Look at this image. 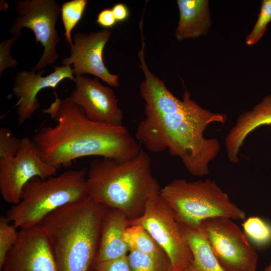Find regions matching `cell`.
<instances>
[{
	"label": "cell",
	"mask_w": 271,
	"mask_h": 271,
	"mask_svg": "<svg viewBox=\"0 0 271 271\" xmlns=\"http://www.w3.org/2000/svg\"><path fill=\"white\" fill-rule=\"evenodd\" d=\"M56 123L42 127L32 140L42 159L59 169L77 158L97 156L124 161L137 156L141 148L127 129L92 121L69 96L54 101L42 110Z\"/></svg>",
	"instance_id": "7a4b0ae2"
},
{
	"label": "cell",
	"mask_w": 271,
	"mask_h": 271,
	"mask_svg": "<svg viewBox=\"0 0 271 271\" xmlns=\"http://www.w3.org/2000/svg\"><path fill=\"white\" fill-rule=\"evenodd\" d=\"M256 271V270H255Z\"/></svg>",
	"instance_id": "4dcf8cb0"
},
{
	"label": "cell",
	"mask_w": 271,
	"mask_h": 271,
	"mask_svg": "<svg viewBox=\"0 0 271 271\" xmlns=\"http://www.w3.org/2000/svg\"><path fill=\"white\" fill-rule=\"evenodd\" d=\"M1 271H58L46 236L40 225L20 229Z\"/></svg>",
	"instance_id": "7c38bea8"
},
{
	"label": "cell",
	"mask_w": 271,
	"mask_h": 271,
	"mask_svg": "<svg viewBox=\"0 0 271 271\" xmlns=\"http://www.w3.org/2000/svg\"><path fill=\"white\" fill-rule=\"evenodd\" d=\"M111 9L117 23L126 21L129 16V10L124 4H117Z\"/></svg>",
	"instance_id": "f1b7e54d"
},
{
	"label": "cell",
	"mask_w": 271,
	"mask_h": 271,
	"mask_svg": "<svg viewBox=\"0 0 271 271\" xmlns=\"http://www.w3.org/2000/svg\"><path fill=\"white\" fill-rule=\"evenodd\" d=\"M87 0H71L61 6V15L65 36L70 46L73 45L71 33L81 20L87 6Z\"/></svg>",
	"instance_id": "44dd1931"
},
{
	"label": "cell",
	"mask_w": 271,
	"mask_h": 271,
	"mask_svg": "<svg viewBox=\"0 0 271 271\" xmlns=\"http://www.w3.org/2000/svg\"><path fill=\"white\" fill-rule=\"evenodd\" d=\"M126 256L113 260L94 261L90 271H130Z\"/></svg>",
	"instance_id": "484cf974"
},
{
	"label": "cell",
	"mask_w": 271,
	"mask_h": 271,
	"mask_svg": "<svg viewBox=\"0 0 271 271\" xmlns=\"http://www.w3.org/2000/svg\"><path fill=\"white\" fill-rule=\"evenodd\" d=\"M87 173L84 168L46 179L33 178L24 186L19 202L8 210L5 217L17 229L40 225L54 211L88 196Z\"/></svg>",
	"instance_id": "5b68a950"
},
{
	"label": "cell",
	"mask_w": 271,
	"mask_h": 271,
	"mask_svg": "<svg viewBox=\"0 0 271 271\" xmlns=\"http://www.w3.org/2000/svg\"><path fill=\"white\" fill-rule=\"evenodd\" d=\"M96 23L101 27L108 29L117 23L111 9H105L97 15Z\"/></svg>",
	"instance_id": "83f0119b"
},
{
	"label": "cell",
	"mask_w": 271,
	"mask_h": 271,
	"mask_svg": "<svg viewBox=\"0 0 271 271\" xmlns=\"http://www.w3.org/2000/svg\"><path fill=\"white\" fill-rule=\"evenodd\" d=\"M130 271H169L170 263L167 256L162 257L130 249L127 255Z\"/></svg>",
	"instance_id": "ffe728a7"
},
{
	"label": "cell",
	"mask_w": 271,
	"mask_h": 271,
	"mask_svg": "<svg viewBox=\"0 0 271 271\" xmlns=\"http://www.w3.org/2000/svg\"><path fill=\"white\" fill-rule=\"evenodd\" d=\"M128 219L121 210L108 208L102 221L98 249L95 261L113 260L126 256L129 248L124 234Z\"/></svg>",
	"instance_id": "2e32d148"
},
{
	"label": "cell",
	"mask_w": 271,
	"mask_h": 271,
	"mask_svg": "<svg viewBox=\"0 0 271 271\" xmlns=\"http://www.w3.org/2000/svg\"><path fill=\"white\" fill-rule=\"evenodd\" d=\"M246 237L258 246L264 245L271 241V225L257 216H252L242 223Z\"/></svg>",
	"instance_id": "7402d4cb"
},
{
	"label": "cell",
	"mask_w": 271,
	"mask_h": 271,
	"mask_svg": "<svg viewBox=\"0 0 271 271\" xmlns=\"http://www.w3.org/2000/svg\"><path fill=\"white\" fill-rule=\"evenodd\" d=\"M87 175L88 196L121 210L129 221L140 217L149 198L161 189L152 174L150 157L142 149L124 161L95 159L89 164Z\"/></svg>",
	"instance_id": "277c9868"
},
{
	"label": "cell",
	"mask_w": 271,
	"mask_h": 271,
	"mask_svg": "<svg viewBox=\"0 0 271 271\" xmlns=\"http://www.w3.org/2000/svg\"><path fill=\"white\" fill-rule=\"evenodd\" d=\"M6 217H0V269L9 251L17 241L18 232Z\"/></svg>",
	"instance_id": "603a6c76"
},
{
	"label": "cell",
	"mask_w": 271,
	"mask_h": 271,
	"mask_svg": "<svg viewBox=\"0 0 271 271\" xmlns=\"http://www.w3.org/2000/svg\"><path fill=\"white\" fill-rule=\"evenodd\" d=\"M107 208L88 196L58 208L42 221L58 271H90Z\"/></svg>",
	"instance_id": "3957f363"
},
{
	"label": "cell",
	"mask_w": 271,
	"mask_h": 271,
	"mask_svg": "<svg viewBox=\"0 0 271 271\" xmlns=\"http://www.w3.org/2000/svg\"><path fill=\"white\" fill-rule=\"evenodd\" d=\"M178 223L193 255L192 260L182 271H224L198 226Z\"/></svg>",
	"instance_id": "ac0fdd59"
},
{
	"label": "cell",
	"mask_w": 271,
	"mask_h": 271,
	"mask_svg": "<svg viewBox=\"0 0 271 271\" xmlns=\"http://www.w3.org/2000/svg\"><path fill=\"white\" fill-rule=\"evenodd\" d=\"M264 271H271V261L269 264L265 267Z\"/></svg>",
	"instance_id": "f546056e"
},
{
	"label": "cell",
	"mask_w": 271,
	"mask_h": 271,
	"mask_svg": "<svg viewBox=\"0 0 271 271\" xmlns=\"http://www.w3.org/2000/svg\"><path fill=\"white\" fill-rule=\"evenodd\" d=\"M15 5L18 17L9 32L18 39L21 29L29 28L35 34L36 43H41L44 48L41 58L32 69L41 70L52 65L59 57L56 46L61 38L55 27L61 6L55 0H18Z\"/></svg>",
	"instance_id": "9c48e42d"
},
{
	"label": "cell",
	"mask_w": 271,
	"mask_h": 271,
	"mask_svg": "<svg viewBox=\"0 0 271 271\" xmlns=\"http://www.w3.org/2000/svg\"><path fill=\"white\" fill-rule=\"evenodd\" d=\"M32 70H24L18 73L14 79L12 92L18 98L16 104L18 117V124H22L30 119L40 108V103L37 98L39 92L43 89L56 86L63 80L69 79L75 81L73 68L70 66H55L54 71L46 76L41 70L38 74Z\"/></svg>",
	"instance_id": "5bb4252c"
},
{
	"label": "cell",
	"mask_w": 271,
	"mask_h": 271,
	"mask_svg": "<svg viewBox=\"0 0 271 271\" xmlns=\"http://www.w3.org/2000/svg\"><path fill=\"white\" fill-rule=\"evenodd\" d=\"M160 194L174 211L178 222L197 226L201 221L211 217L242 220L245 218V212L210 179H174L161 189Z\"/></svg>",
	"instance_id": "8992f818"
},
{
	"label": "cell",
	"mask_w": 271,
	"mask_h": 271,
	"mask_svg": "<svg viewBox=\"0 0 271 271\" xmlns=\"http://www.w3.org/2000/svg\"><path fill=\"white\" fill-rule=\"evenodd\" d=\"M74 82L75 87L69 97L83 109L88 118L112 125H122L123 112L112 89L102 85L97 77L75 75Z\"/></svg>",
	"instance_id": "4fadbf2b"
},
{
	"label": "cell",
	"mask_w": 271,
	"mask_h": 271,
	"mask_svg": "<svg viewBox=\"0 0 271 271\" xmlns=\"http://www.w3.org/2000/svg\"><path fill=\"white\" fill-rule=\"evenodd\" d=\"M111 34L107 29L89 34L76 33L70 46V56L62 59V66L72 65L75 75L90 74L110 86L118 87L119 75L110 73L103 61L104 49Z\"/></svg>",
	"instance_id": "8fae6325"
},
{
	"label": "cell",
	"mask_w": 271,
	"mask_h": 271,
	"mask_svg": "<svg viewBox=\"0 0 271 271\" xmlns=\"http://www.w3.org/2000/svg\"><path fill=\"white\" fill-rule=\"evenodd\" d=\"M271 21V0H263L255 24L246 39V44L256 43L264 35L268 24Z\"/></svg>",
	"instance_id": "cb8c5ba5"
},
{
	"label": "cell",
	"mask_w": 271,
	"mask_h": 271,
	"mask_svg": "<svg viewBox=\"0 0 271 271\" xmlns=\"http://www.w3.org/2000/svg\"><path fill=\"white\" fill-rule=\"evenodd\" d=\"M271 125V94L264 96L251 110L241 113L225 139L228 160L239 162L238 155L247 137L258 127Z\"/></svg>",
	"instance_id": "9a60e30c"
},
{
	"label": "cell",
	"mask_w": 271,
	"mask_h": 271,
	"mask_svg": "<svg viewBox=\"0 0 271 271\" xmlns=\"http://www.w3.org/2000/svg\"><path fill=\"white\" fill-rule=\"evenodd\" d=\"M179 20L175 36L178 41L207 34L211 26L209 1L177 0Z\"/></svg>",
	"instance_id": "e0dca14e"
},
{
	"label": "cell",
	"mask_w": 271,
	"mask_h": 271,
	"mask_svg": "<svg viewBox=\"0 0 271 271\" xmlns=\"http://www.w3.org/2000/svg\"><path fill=\"white\" fill-rule=\"evenodd\" d=\"M58 168L46 162L32 139H21L15 157L0 160V193L6 202L18 203L24 186L33 178L46 179L54 176Z\"/></svg>",
	"instance_id": "30bf717a"
},
{
	"label": "cell",
	"mask_w": 271,
	"mask_h": 271,
	"mask_svg": "<svg viewBox=\"0 0 271 271\" xmlns=\"http://www.w3.org/2000/svg\"><path fill=\"white\" fill-rule=\"evenodd\" d=\"M127 224L141 225L149 232L167 254L170 263L169 271H182L192 260L191 250L175 214L160 192L151 195L143 214L128 220Z\"/></svg>",
	"instance_id": "52a82bcc"
},
{
	"label": "cell",
	"mask_w": 271,
	"mask_h": 271,
	"mask_svg": "<svg viewBox=\"0 0 271 271\" xmlns=\"http://www.w3.org/2000/svg\"><path fill=\"white\" fill-rule=\"evenodd\" d=\"M124 239L129 250L133 249L148 254L167 256L149 232L141 225L128 226L125 229Z\"/></svg>",
	"instance_id": "d6986e66"
},
{
	"label": "cell",
	"mask_w": 271,
	"mask_h": 271,
	"mask_svg": "<svg viewBox=\"0 0 271 271\" xmlns=\"http://www.w3.org/2000/svg\"><path fill=\"white\" fill-rule=\"evenodd\" d=\"M21 144V139L13 135L10 129L0 128V160L13 158L18 153Z\"/></svg>",
	"instance_id": "d4e9b609"
},
{
	"label": "cell",
	"mask_w": 271,
	"mask_h": 271,
	"mask_svg": "<svg viewBox=\"0 0 271 271\" xmlns=\"http://www.w3.org/2000/svg\"><path fill=\"white\" fill-rule=\"evenodd\" d=\"M145 78L140 84V94L145 101L146 116L139 123L136 139L152 152L168 149L186 166L197 164L209 155L213 141L204 137L213 122L224 124V114L204 109L185 91L182 99L174 95L149 69L145 61L140 66Z\"/></svg>",
	"instance_id": "6da1fadb"
},
{
	"label": "cell",
	"mask_w": 271,
	"mask_h": 271,
	"mask_svg": "<svg viewBox=\"0 0 271 271\" xmlns=\"http://www.w3.org/2000/svg\"><path fill=\"white\" fill-rule=\"evenodd\" d=\"M224 271H255L258 255L233 220L214 217L197 225Z\"/></svg>",
	"instance_id": "ba28073f"
},
{
	"label": "cell",
	"mask_w": 271,
	"mask_h": 271,
	"mask_svg": "<svg viewBox=\"0 0 271 271\" xmlns=\"http://www.w3.org/2000/svg\"><path fill=\"white\" fill-rule=\"evenodd\" d=\"M17 39L13 37L6 39L0 44V75L7 68L16 67L18 62L14 59L10 53L11 47Z\"/></svg>",
	"instance_id": "4316f807"
}]
</instances>
